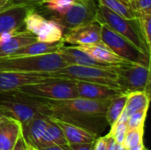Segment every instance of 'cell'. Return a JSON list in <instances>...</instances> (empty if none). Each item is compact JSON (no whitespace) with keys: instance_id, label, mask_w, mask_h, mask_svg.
I'll return each mask as SVG.
<instances>
[{"instance_id":"41","label":"cell","mask_w":151,"mask_h":150,"mask_svg":"<svg viewBox=\"0 0 151 150\" xmlns=\"http://www.w3.org/2000/svg\"><path fill=\"white\" fill-rule=\"evenodd\" d=\"M7 4H8V0H0V8H2Z\"/></svg>"},{"instance_id":"45","label":"cell","mask_w":151,"mask_h":150,"mask_svg":"<svg viewBox=\"0 0 151 150\" xmlns=\"http://www.w3.org/2000/svg\"><path fill=\"white\" fill-rule=\"evenodd\" d=\"M43 1H45V0H42V2H43Z\"/></svg>"},{"instance_id":"5","label":"cell","mask_w":151,"mask_h":150,"mask_svg":"<svg viewBox=\"0 0 151 150\" xmlns=\"http://www.w3.org/2000/svg\"><path fill=\"white\" fill-rule=\"evenodd\" d=\"M96 21L100 24L106 25L116 33L128 39L142 51L150 55V50L146 45L137 18H123L106 7L98 4Z\"/></svg>"},{"instance_id":"40","label":"cell","mask_w":151,"mask_h":150,"mask_svg":"<svg viewBox=\"0 0 151 150\" xmlns=\"http://www.w3.org/2000/svg\"><path fill=\"white\" fill-rule=\"evenodd\" d=\"M122 1L123 3H125L126 4H127L128 6H130L132 8V5H133V3H134V0H120ZM133 10V9H132Z\"/></svg>"},{"instance_id":"18","label":"cell","mask_w":151,"mask_h":150,"mask_svg":"<svg viewBox=\"0 0 151 150\" xmlns=\"http://www.w3.org/2000/svg\"><path fill=\"white\" fill-rule=\"evenodd\" d=\"M22 135V126L18 120L8 118L0 126V150H12Z\"/></svg>"},{"instance_id":"34","label":"cell","mask_w":151,"mask_h":150,"mask_svg":"<svg viewBox=\"0 0 151 150\" xmlns=\"http://www.w3.org/2000/svg\"><path fill=\"white\" fill-rule=\"evenodd\" d=\"M94 150H106V137H105V135L99 136L96 139Z\"/></svg>"},{"instance_id":"17","label":"cell","mask_w":151,"mask_h":150,"mask_svg":"<svg viewBox=\"0 0 151 150\" xmlns=\"http://www.w3.org/2000/svg\"><path fill=\"white\" fill-rule=\"evenodd\" d=\"M51 118L59 126V127L61 128L65 135L66 142L69 145L93 142V141H96V139L99 137L97 134L88 132L79 126H73V125H71V124H68V123H65V122H63L61 120L55 119L52 118Z\"/></svg>"},{"instance_id":"35","label":"cell","mask_w":151,"mask_h":150,"mask_svg":"<svg viewBox=\"0 0 151 150\" xmlns=\"http://www.w3.org/2000/svg\"><path fill=\"white\" fill-rule=\"evenodd\" d=\"M12 150H27V144L23 135H21L18 139V141H17V142H16V144H15Z\"/></svg>"},{"instance_id":"1","label":"cell","mask_w":151,"mask_h":150,"mask_svg":"<svg viewBox=\"0 0 151 150\" xmlns=\"http://www.w3.org/2000/svg\"><path fill=\"white\" fill-rule=\"evenodd\" d=\"M111 100H92L79 96L63 101L45 100L46 116L100 136L109 126L105 113Z\"/></svg>"},{"instance_id":"25","label":"cell","mask_w":151,"mask_h":150,"mask_svg":"<svg viewBox=\"0 0 151 150\" xmlns=\"http://www.w3.org/2000/svg\"><path fill=\"white\" fill-rule=\"evenodd\" d=\"M97 2L98 4L106 7L112 12H115L116 14L123 18L126 19L136 18L132 8L120 0H97Z\"/></svg>"},{"instance_id":"14","label":"cell","mask_w":151,"mask_h":150,"mask_svg":"<svg viewBox=\"0 0 151 150\" xmlns=\"http://www.w3.org/2000/svg\"><path fill=\"white\" fill-rule=\"evenodd\" d=\"M48 122L49 117L40 114L22 126V135L27 144L31 145L35 149L42 147V141L47 129Z\"/></svg>"},{"instance_id":"15","label":"cell","mask_w":151,"mask_h":150,"mask_svg":"<svg viewBox=\"0 0 151 150\" xmlns=\"http://www.w3.org/2000/svg\"><path fill=\"white\" fill-rule=\"evenodd\" d=\"M80 47L95 60L104 65H116L128 62L118 56L102 41L89 45H81Z\"/></svg>"},{"instance_id":"24","label":"cell","mask_w":151,"mask_h":150,"mask_svg":"<svg viewBox=\"0 0 151 150\" xmlns=\"http://www.w3.org/2000/svg\"><path fill=\"white\" fill-rule=\"evenodd\" d=\"M127 98V94H121L114 98H112L107 107V111L105 113L106 120L110 128L116 124L119 118L120 117Z\"/></svg>"},{"instance_id":"20","label":"cell","mask_w":151,"mask_h":150,"mask_svg":"<svg viewBox=\"0 0 151 150\" xmlns=\"http://www.w3.org/2000/svg\"><path fill=\"white\" fill-rule=\"evenodd\" d=\"M150 100V94L145 91H134L128 93L125 108L117 122L127 123L128 118L132 114L142 109L149 108Z\"/></svg>"},{"instance_id":"3","label":"cell","mask_w":151,"mask_h":150,"mask_svg":"<svg viewBox=\"0 0 151 150\" xmlns=\"http://www.w3.org/2000/svg\"><path fill=\"white\" fill-rule=\"evenodd\" d=\"M67 64L58 52L37 56H8L0 57V72H50Z\"/></svg>"},{"instance_id":"33","label":"cell","mask_w":151,"mask_h":150,"mask_svg":"<svg viewBox=\"0 0 151 150\" xmlns=\"http://www.w3.org/2000/svg\"><path fill=\"white\" fill-rule=\"evenodd\" d=\"M9 4H32L38 7L42 3V0H8Z\"/></svg>"},{"instance_id":"39","label":"cell","mask_w":151,"mask_h":150,"mask_svg":"<svg viewBox=\"0 0 151 150\" xmlns=\"http://www.w3.org/2000/svg\"><path fill=\"white\" fill-rule=\"evenodd\" d=\"M9 117H7V116H5V115H4L2 112H0V126L1 125H3L6 120H7V118H8Z\"/></svg>"},{"instance_id":"8","label":"cell","mask_w":151,"mask_h":150,"mask_svg":"<svg viewBox=\"0 0 151 150\" xmlns=\"http://www.w3.org/2000/svg\"><path fill=\"white\" fill-rule=\"evenodd\" d=\"M101 38L113 52L128 62L150 67V55L136 47L132 42L113 31L104 24H101Z\"/></svg>"},{"instance_id":"43","label":"cell","mask_w":151,"mask_h":150,"mask_svg":"<svg viewBox=\"0 0 151 150\" xmlns=\"http://www.w3.org/2000/svg\"><path fill=\"white\" fill-rule=\"evenodd\" d=\"M27 150H35V148H34V147H32L31 145L27 144Z\"/></svg>"},{"instance_id":"46","label":"cell","mask_w":151,"mask_h":150,"mask_svg":"<svg viewBox=\"0 0 151 150\" xmlns=\"http://www.w3.org/2000/svg\"><path fill=\"white\" fill-rule=\"evenodd\" d=\"M35 149V150H37V149Z\"/></svg>"},{"instance_id":"21","label":"cell","mask_w":151,"mask_h":150,"mask_svg":"<svg viewBox=\"0 0 151 150\" xmlns=\"http://www.w3.org/2000/svg\"><path fill=\"white\" fill-rule=\"evenodd\" d=\"M64 44L65 42L63 40L56 42H42L36 41L33 43L20 48L10 56H37L42 54L55 53L58 52V50Z\"/></svg>"},{"instance_id":"31","label":"cell","mask_w":151,"mask_h":150,"mask_svg":"<svg viewBox=\"0 0 151 150\" xmlns=\"http://www.w3.org/2000/svg\"><path fill=\"white\" fill-rule=\"evenodd\" d=\"M132 9L136 18L151 15V0H134Z\"/></svg>"},{"instance_id":"2","label":"cell","mask_w":151,"mask_h":150,"mask_svg":"<svg viewBox=\"0 0 151 150\" xmlns=\"http://www.w3.org/2000/svg\"><path fill=\"white\" fill-rule=\"evenodd\" d=\"M0 112L27 125L35 117L47 113L45 100L35 98L18 90L0 92Z\"/></svg>"},{"instance_id":"16","label":"cell","mask_w":151,"mask_h":150,"mask_svg":"<svg viewBox=\"0 0 151 150\" xmlns=\"http://www.w3.org/2000/svg\"><path fill=\"white\" fill-rule=\"evenodd\" d=\"M58 53L61 55L62 58L67 65H88V66H108L95 60L87 52H85L80 46H76V45L65 46L64 44L58 50Z\"/></svg>"},{"instance_id":"42","label":"cell","mask_w":151,"mask_h":150,"mask_svg":"<svg viewBox=\"0 0 151 150\" xmlns=\"http://www.w3.org/2000/svg\"><path fill=\"white\" fill-rule=\"evenodd\" d=\"M116 150H126V149H125L122 145H119V144H117V149Z\"/></svg>"},{"instance_id":"29","label":"cell","mask_w":151,"mask_h":150,"mask_svg":"<svg viewBox=\"0 0 151 150\" xmlns=\"http://www.w3.org/2000/svg\"><path fill=\"white\" fill-rule=\"evenodd\" d=\"M127 131V123H125V122H117L114 126H112L111 127V130L108 133V134L113 138L116 144L123 146V142H124V140H125Z\"/></svg>"},{"instance_id":"7","label":"cell","mask_w":151,"mask_h":150,"mask_svg":"<svg viewBox=\"0 0 151 150\" xmlns=\"http://www.w3.org/2000/svg\"><path fill=\"white\" fill-rule=\"evenodd\" d=\"M117 84L126 94L134 91H145L150 94V67L127 62L116 65Z\"/></svg>"},{"instance_id":"23","label":"cell","mask_w":151,"mask_h":150,"mask_svg":"<svg viewBox=\"0 0 151 150\" xmlns=\"http://www.w3.org/2000/svg\"><path fill=\"white\" fill-rule=\"evenodd\" d=\"M66 144L67 142L61 128L55 121H53L51 118H49L47 129L44 133L42 141V147L40 149L49 146H53V145H66Z\"/></svg>"},{"instance_id":"26","label":"cell","mask_w":151,"mask_h":150,"mask_svg":"<svg viewBox=\"0 0 151 150\" xmlns=\"http://www.w3.org/2000/svg\"><path fill=\"white\" fill-rule=\"evenodd\" d=\"M74 0H45L39 7H42L43 12L50 15H62L71 6Z\"/></svg>"},{"instance_id":"9","label":"cell","mask_w":151,"mask_h":150,"mask_svg":"<svg viewBox=\"0 0 151 150\" xmlns=\"http://www.w3.org/2000/svg\"><path fill=\"white\" fill-rule=\"evenodd\" d=\"M97 0H74L68 10L62 15H50V19L58 22L66 31L96 21Z\"/></svg>"},{"instance_id":"30","label":"cell","mask_w":151,"mask_h":150,"mask_svg":"<svg viewBox=\"0 0 151 150\" xmlns=\"http://www.w3.org/2000/svg\"><path fill=\"white\" fill-rule=\"evenodd\" d=\"M139 20L142 34L148 49L151 50V15H146L137 18Z\"/></svg>"},{"instance_id":"22","label":"cell","mask_w":151,"mask_h":150,"mask_svg":"<svg viewBox=\"0 0 151 150\" xmlns=\"http://www.w3.org/2000/svg\"><path fill=\"white\" fill-rule=\"evenodd\" d=\"M63 35L62 27L51 19H46L35 34L37 41L42 42H56L63 40Z\"/></svg>"},{"instance_id":"6","label":"cell","mask_w":151,"mask_h":150,"mask_svg":"<svg viewBox=\"0 0 151 150\" xmlns=\"http://www.w3.org/2000/svg\"><path fill=\"white\" fill-rule=\"evenodd\" d=\"M17 90L27 95L47 101H63L78 97L74 81L69 80L50 79L39 83L24 86Z\"/></svg>"},{"instance_id":"11","label":"cell","mask_w":151,"mask_h":150,"mask_svg":"<svg viewBox=\"0 0 151 150\" xmlns=\"http://www.w3.org/2000/svg\"><path fill=\"white\" fill-rule=\"evenodd\" d=\"M64 42L71 45H89L102 41L101 24L97 21L72 28L63 35Z\"/></svg>"},{"instance_id":"28","label":"cell","mask_w":151,"mask_h":150,"mask_svg":"<svg viewBox=\"0 0 151 150\" xmlns=\"http://www.w3.org/2000/svg\"><path fill=\"white\" fill-rule=\"evenodd\" d=\"M148 109L149 108H145V109H142L141 111H138L134 112V114H132L128 118V119L127 121V130L139 128L141 126H144Z\"/></svg>"},{"instance_id":"38","label":"cell","mask_w":151,"mask_h":150,"mask_svg":"<svg viewBox=\"0 0 151 150\" xmlns=\"http://www.w3.org/2000/svg\"><path fill=\"white\" fill-rule=\"evenodd\" d=\"M144 145H143V142L141 143V144H138L136 146H134V147H131V148H128V149H126V150H142L144 149Z\"/></svg>"},{"instance_id":"10","label":"cell","mask_w":151,"mask_h":150,"mask_svg":"<svg viewBox=\"0 0 151 150\" xmlns=\"http://www.w3.org/2000/svg\"><path fill=\"white\" fill-rule=\"evenodd\" d=\"M34 8L37 7L32 4L9 3L0 8V34L19 31L24 26L26 15Z\"/></svg>"},{"instance_id":"4","label":"cell","mask_w":151,"mask_h":150,"mask_svg":"<svg viewBox=\"0 0 151 150\" xmlns=\"http://www.w3.org/2000/svg\"><path fill=\"white\" fill-rule=\"evenodd\" d=\"M114 66L115 65L88 66L67 65L54 72L46 73L50 79L94 82L119 88L117 84V73Z\"/></svg>"},{"instance_id":"36","label":"cell","mask_w":151,"mask_h":150,"mask_svg":"<svg viewBox=\"0 0 151 150\" xmlns=\"http://www.w3.org/2000/svg\"><path fill=\"white\" fill-rule=\"evenodd\" d=\"M106 137V150H116L117 149V144L114 141L113 138L110 136L108 133L105 135Z\"/></svg>"},{"instance_id":"44","label":"cell","mask_w":151,"mask_h":150,"mask_svg":"<svg viewBox=\"0 0 151 150\" xmlns=\"http://www.w3.org/2000/svg\"><path fill=\"white\" fill-rule=\"evenodd\" d=\"M142 150H147V149H146V148H144V149H142Z\"/></svg>"},{"instance_id":"19","label":"cell","mask_w":151,"mask_h":150,"mask_svg":"<svg viewBox=\"0 0 151 150\" xmlns=\"http://www.w3.org/2000/svg\"><path fill=\"white\" fill-rule=\"evenodd\" d=\"M36 41V36L26 29L16 31L5 42L0 44V57H8L20 48Z\"/></svg>"},{"instance_id":"32","label":"cell","mask_w":151,"mask_h":150,"mask_svg":"<svg viewBox=\"0 0 151 150\" xmlns=\"http://www.w3.org/2000/svg\"><path fill=\"white\" fill-rule=\"evenodd\" d=\"M96 141L82 144H67L68 150H94Z\"/></svg>"},{"instance_id":"13","label":"cell","mask_w":151,"mask_h":150,"mask_svg":"<svg viewBox=\"0 0 151 150\" xmlns=\"http://www.w3.org/2000/svg\"><path fill=\"white\" fill-rule=\"evenodd\" d=\"M79 97L92 100L112 99L121 94H126L123 90L104 84L73 80Z\"/></svg>"},{"instance_id":"37","label":"cell","mask_w":151,"mask_h":150,"mask_svg":"<svg viewBox=\"0 0 151 150\" xmlns=\"http://www.w3.org/2000/svg\"><path fill=\"white\" fill-rule=\"evenodd\" d=\"M37 150H68V149H67V144H66V145H53V146H49V147L38 149Z\"/></svg>"},{"instance_id":"12","label":"cell","mask_w":151,"mask_h":150,"mask_svg":"<svg viewBox=\"0 0 151 150\" xmlns=\"http://www.w3.org/2000/svg\"><path fill=\"white\" fill-rule=\"evenodd\" d=\"M50 80L46 72H0V92L17 90L24 86Z\"/></svg>"},{"instance_id":"27","label":"cell","mask_w":151,"mask_h":150,"mask_svg":"<svg viewBox=\"0 0 151 150\" xmlns=\"http://www.w3.org/2000/svg\"><path fill=\"white\" fill-rule=\"evenodd\" d=\"M143 133H144V126L127 130L126 136H125L124 142H123V147L125 149H128V148L142 143Z\"/></svg>"}]
</instances>
